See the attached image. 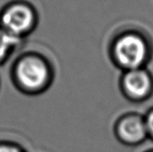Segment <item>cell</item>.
<instances>
[{"mask_svg":"<svg viewBox=\"0 0 153 152\" xmlns=\"http://www.w3.org/2000/svg\"><path fill=\"white\" fill-rule=\"evenodd\" d=\"M55 71L39 56L29 54L19 58L11 69L14 87L22 93L36 96L47 91L53 83Z\"/></svg>","mask_w":153,"mask_h":152,"instance_id":"6da1fadb","label":"cell"},{"mask_svg":"<svg viewBox=\"0 0 153 152\" xmlns=\"http://www.w3.org/2000/svg\"><path fill=\"white\" fill-rule=\"evenodd\" d=\"M147 55L145 42L134 34L121 37L113 47V62L122 72L143 68Z\"/></svg>","mask_w":153,"mask_h":152,"instance_id":"7a4b0ae2","label":"cell"},{"mask_svg":"<svg viewBox=\"0 0 153 152\" xmlns=\"http://www.w3.org/2000/svg\"><path fill=\"white\" fill-rule=\"evenodd\" d=\"M119 88L126 99L141 102L149 98L152 91V77L144 68L126 71L120 76Z\"/></svg>","mask_w":153,"mask_h":152,"instance_id":"3957f363","label":"cell"},{"mask_svg":"<svg viewBox=\"0 0 153 152\" xmlns=\"http://www.w3.org/2000/svg\"><path fill=\"white\" fill-rule=\"evenodd\" d=\"M114 133L117 141L126 146L139 145L149 137L144 116L137 113H126L118 117Z\"/></svg>","mask_w":153,"mask_h":152,"instance_id":"277c9868","label":"cell"},{"mask_svg":"<svg viewBox=\"0 0 153 152\" xmlns=\"http://www.w3.org/2000/svg\"><path fill=\"white\" fill-rule=\"evenodd\" d=\"M31 22L32 14L30 11L22 5H16L9 9L3 19L7 32L16 38L18 34H22L27 30Z\"/></svg>","mask_w":153,"mask_h":152,"instance_id":"5b68a950","label":"cell"},{"mask_svg":"<svg viewBox=\"0 0 153 152\" xmlns=\"http://www.w3.org/2000/svg\"><path fill=\"white\" fill-rule=\"evenodd\" d=\"M18 40V38L11 35L7 31L0 30V65L6 61Z\"/></svg>","mask_w":153,"mask_h":152,"instance_id":"8992f818","label":"cell"},{"mask_svg":"<svg viewBox=\"0 0 153 152\" xmlns=\"http://www.w3.org/2000/svg\"><path fill=\"white\" fill-rule=\"evenodd\" d=\"M0 152H26V151L18 143L2 141L0 142Z\"/></svg>","mask_w":153,"mask_h":152,"instance_id":"52a82bcc","label":"cell"},{"mask_svg":"<svg viewBox=\"0 0 153 152\" xmlns=\"http://www.w3.org/2000/svg\"><path fill=\"white\" fill-rule=\"evenodd\" d=\"M144 119L148 131V135L153 138V109L147 113V115L144 116Z\"/></svg>","mask_w":153,"mask_h":152,"instance_id":"ba28073f","label":"cell"},{"mask_svg":"<svg viewBox=\"0 0 153 152\" xmlns=\"http://www.w3.org/2000/svg\"><path fill=\"white\" fill-rule=\"evenodd\" d=\"M152 152H153V151H152Z\"/></svg>","mask_w":153,"mask_h":152,"instance_id":"9c48e42d","label":"cell"}]
</instances>
